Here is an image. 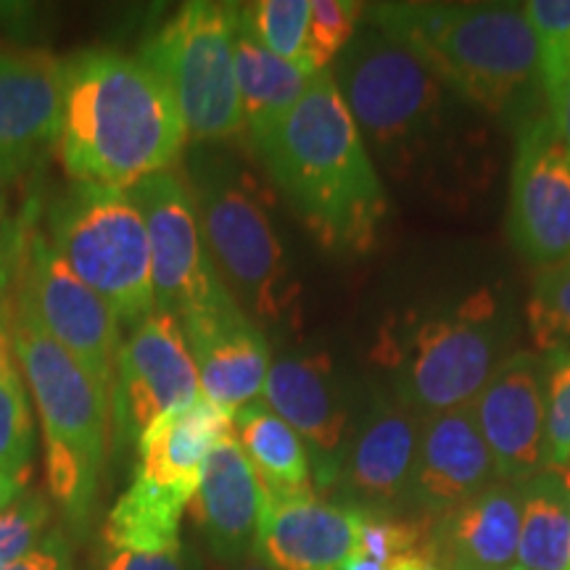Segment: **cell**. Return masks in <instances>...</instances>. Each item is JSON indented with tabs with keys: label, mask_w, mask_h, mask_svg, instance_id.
<instances>
[{
	"label": "cell",
	"mask_w": 570,
	"mask_h": 570,
	"mask_svg": "<svg viewBox=\"0 0 570 570\" xmlns=\"http://www.w3.org/2000/svg\"><path fill=\"white\" fill-rule=\"evenodd\" d=\"M541 88H544L547 114L552 117L562 140L570 148V42L539 53Z\"/></svg>",
	"instance_id": "obj_34"
},
{
	"label": "cell",
	"mask_w": 570,
	"mask_h": 570,
	"mask_svg": "<svg viewBox=\"0 0 570 570\" xmlns=\"http://www.w3.org/2000/svg\"><path fill=\"white\" fill-rule=\"evenodd\" d=\"M566 473H570V465H568V470H566Z\"/></svg>",
	"instance_id": "obj_42"
},
{
	"label": "cell",
	"mask_w": 570,
	"mask_h": 570,
	"mask_svg": "<svg viewBox=\"0 0 570 570\" xmlns=\"http://www.w3.org/2000/svg\"><path fill=\"white\" fill-rule=\"evenodd\" d=\"M520 487L518 562L525 570H570V473L541 470Z\"/></svg>",
	"instance_id": "obj_26"
},
{
	"label": "cell",
	"mask_w": 570,
	"mask_h": 570,
	"mask_svg": "<svg viewBox=\"0 0 570 570\" xmlns=\"http://www.w3.org/2000/svg\"><path fill=\"white\" fill-rule=\"evenodd\" d=\"M233 433L252 462L265 499H283L315 491L309 449L302 436L262 399L235 412Z\"/></svg>",
	"instance_id": "obj_25"
},
{
	"label": "cell",
	"mask_w": 570,
	"mask_h": 570,
	"mask_svg": "<svg viewBox=\"0 0 570 570\" xmlns=\"http://www.w3.org/2000/svg\"><path fill=\"white\" fill-rule=\"evenodd\" d=\"M277 190L327 252L365 254L389 194L331 69L317 71L273 138L256 151Z\"/></svg>",
	"instance_id": "obj_2"
},
{
	"label": "cell",
	"mask_w": 570,
	"mask_h": 570,
	"mask_svg": "<svg viewBox=\"0 0 570 570\" xmlns=\"http://www.w3.org/2000/svg\"><path fill=\"white\" fill-rule=\"evenodd\" d=\"M356 550V508L309 494L265 499L256 558L273 570H344Z\"/></svg>",
	"instance_id": "obj_19"
},
{
	"label": "cell",
	"mask_w": 570,
	"mask_h": 570,
	"mask_svg": "<svg viewBox=\"0 0 570 570\" xmlns=\"http://www.w3.org/2000/svg\"><path fill=\"white\" fill-rule=\"evenodd\" d=\"M117 446L138 444L156 420L202 399V381L180 323L154 312L122 341L111 377Z\"/></svg>",
	"instance_id": "obj_12"
},
{
	"label": "cell",
	"mask_w": 570,
	"mask_h": 570,
	"mask_svg": "<svg viewBox=\"0 0 570 570\" xmlns=\"http://www.w3.org/2000/svg\"><path fill=\"white\" fill-rule=\"evenodd\" d=\"M497 481L494 458L468 407L423 417L410 489L420 518L433 523Z\"/></svg>",
	"instance_id": "obj_16"
},
{
	"label": "cell",
	"mask_w": 570,
	"mask_h": 570,
	"mask_svg": "<svg viewBox=\"0 0 570 570\" xmlns=\"http://www.w3.org/2000/svg\"><path fill=\"white\" fill-rule=\"evenodd\" d=\"M233 433V415L209 399H196L188 407L156 420L138 439L135 475L175 491L185 502L196 497L206 458L217 441Z\"/></svg>",
	"instance_id": "obj_23"
},
{
	"label": "cell",
	"mask_w": 570,
	"mask_h": 570,
	"mask_svg": "<svg viewBox=\"0 0 570 570\" xmlns=\"http://www.w3.org/2000/svg\"><path fill=\"white\" fill-rule=\"evenodd\" d=\"M188 508L204 533L212 558L225 568L256 554L265 491L235 433L217 441L206 458L202 483Z\"/></svg>",
	"instance_id": "obj_20"
},
{
	"label": "cell",
	"mask_w": 570,
	"mask_h": 570,
	"mask_svg": "<svg viewBox=\"0 0 570 570\" xmlns=\"http://www.w3.org/2000/svg\"><path fill=\"white\" fill-rule=\"evenodd\" d=\"M238 17L240 3L194 0L180 6L140 48V59L173 92L185 132L196 142H223L244 135L235 77Z\"/></svg>",
	"instance_id": "obj_8"
},
{
	"label": "cell",
	"mask_w": 570,
	"mask_h": 570,
	"mask_svg": "<svg viewBox=\"0 0 570 570\" xmlns=\"http://www.w3.org/2000/svg\"><path fill=\"white\" fill-rule=\"evenodd\" d=\"M373 161L399 185L462 198L487 169L481 111L381 27L356 32L331 69Z\"/></svg>",
	"instance_id": "obj_1"
},
{
	"label": "cell",
	"mask_w": 570,
	"mask_h": 570,
	"mask_svg": "<svg viewBox=\"0 0 570 570\" xmlns=\"http://www.w3.org/2000/svg\"><path fill=\"white\" fill-rule=\"evenodd\" d=\"M312 0H256L240 6V27L285 61H302Z\"/></svg>",
	"instance_id": "obj_29"
},
{
	"label": "cell",
	"mask_w": 570,
	"mask_h": 570,
	"mask_svg": "<svg viewBox=\"0 0 570 570\" xmlns=\"http://www.w3.org/2000/svg\"><path fill=\"white\" fill-rule=\"evenodd\" d=\"M180 327L194 354L202 394L212 404L235 417V412L262 399L273 367L269 344L238 302L185 317Z\"/></svg>",
	"instance_id": "obj_17"
},
{
	"label": "cell",
	"mask_w": 570,
	"mask_h": 570,
	"mask_svg": "<svg viewBox=\"0 0 570 570\" xmlns=\"http://www.w3.org/2000/svg\"><path fill=\"white\" fill-rule=\"evenodd\" d=\"M19 312L111 391L114 362L122 348V320L42 233H32L21 254Z\"/></svg>",
	"instance_id": "obj_11"
},
{
	"label": "cell",
	"mask_w": 570,
	"mask_h": 570,
	"mask_svg": "<svg viewBox=\"0 0 570 570\" xmlns=\"http://www.w3.org/2000/svg\"><path fill=\"white\" fill-rule=\"evenodd\" d=\"M547 404V470L566 473L570 465V352L541 356Z\"/></svg>",
	"instance_id": "obj_32"
},
{
	"label": "cell",
	"mask_w": 570,
	"mask_h": 570,
	"mask_svg": "<svg viewBox=\"0 0 570 570\" xmlns=\"http://www.w3.org/2000/svg\"><path fill=\"white\" fill-rule=\"evenodd\" d=\"M510 570H525V568H520V566H512Z\"/></svg>",
	"instance_id": "obj_41"
},
{
	"label": "cell",
	"mask_w": 570,
	"mask_h": 570,
	"mask_svg": "<svg viewBox=\"0 0 570 570\" xmlns=\"http://www.w3.org/2000/svg\"><path fill=\"white\" fill-rule=\"evenodd\" d=\"M17 177L0 169V296L11 285V277L17 273V265L24 254V223L27 214H13L11 206V183Z\"/></svg>",
	"instance_id": "obj_35"
},
{
	"label": "cell",
	"mask_w": 570,
	"mask_h": 570,
	"mask_svg": "<svg viewBox=\"0 0 570 570\" xmlns=\"http://www.w3.org/2000/svg\"><path fill=\"white\" fill-rule=\"evenodd\" d=\"M262 402L281 415L309 449L317 487H333L348 449V407L331 360L285 356L269 367Z\"/></svg>",
	"instance_id": "obj_15"
},
{
	"label": "cell",
	"mask_w": 570,
	"mask_h": 570,
	"mask_svg": "<svg viewBox=\"0 0 570 570\" xmlns=\"http://www.w3.org/2000/svg\"><path fill=\"white\" fill-rule=\"evenodd\" d=\"M35 446L38 436L30 391L11 348L9 327L0 323V475L24 483L35 460Z\"/></svg>",
	"instance_id": "obj_28"
},
{
	"label": "cell",
	"mask_w": 570,
	"mask_h": 570,
	"mask_svg": "<svg viewBox=\"0 0 570 570\" xmlns=\"http://www.w3.org/2000/svg\"><path fill=\"white\" fill-rule=\"evenodd\" d=\"M227 570H273V568H269L265 560H259V558H256V554H252V558H248V560L238 562V566H230Z\"/></svg>",
	"instance_id": "obj_40"
},
{
	"label": "cell",
	"mask_w": 570,
	"mask_h": 570,
	"mask_svg": "<svg viewBox=\"0 0 570 570\" xmlns=\"http://www.w3.org/2000/svg\"><path fill=\"white\" fill-rule=\"evenodd\" d=\"M48 240L67 265L138 327L156 312L146 223L127 190L71 183L48 212Z\"/></svg>",
	"instance_id": "obj_6"
},
{
	"label": "cell",
	"mask_w": 570,
	"mask_h": 570,
	"mask_svg": "<svg viewBox=\"0 0 570 570\" xmlns=\"http://www.w3.org/2000/svg\"><path fill=\"white\" fill-rule=\"evenodd\" d=\"M520 487L497 481L431 525V562L439 570H510L518 562Z\"/></svg>",
	"instance_id": "obj_22"
},
{
	"label": "cell",
	"mask_w": 570,
	"mask_h": 570,
	"mask_svg": "<svg viewBox=\"0 0 570 570\" xmlns=\"http://www.w3.org/2000/svg\"><path fill=\"white\" fill-rule=\"evenodd\" d=\"M362 13H365V6L354 3V0H315L304 53L298 63L309 69L312 75L325 71L354 40L356 21H360Z\"/></svg>",
	"instance_id": "obj_31"
},
{
	"label": "cell",
	"mask_w": 570,
	"mask_h": 570,
	"mask_svg": "<svg viewBox=\"0 0 570 570\" xmlns=\"http://www.w3.org/2000/svg\"><path fill=\"white\" fill-rule=\"evenodd\" d=\"M51 515V504L40 494L19 497L0 512V568L30 554L46 539Z\"/></svg>",
	"instance_id": "obj_33"
},
{
	"label": "cell",
	"mask_w": 570,
	"mask_h": 570,
	"mask_svg": "<svg viewBox=\"0 0 570 570\" xmlns=\"http://www.w3.org/2000/svg\"><path fill=\"white\" fill-rule=\"evenodd\" d=\"M508 233L533 265L570 262V148L550 114L518 127Z\"/></svg>",
	"instance_id": "obj_13"
},
{
	"label": "cell",
	"mask_w": 570,
	"mask_h": 570,
	"mask_svg": "<svg viewBox=\"0 0 570 570\" xmlns=\"http://www.w3.org/2000/svg\"><path fill=\"white\" fill-rule=\"evenodd\" d=\"M494 458L499 481L523 483L547 470V404L541 356L512 352L468 404Z\"/></svg>",
	"instance_id": "obj_14"
},
{
	"label": "cell",
	"mask_w": 570,
	"mask_h": 570,
	"mask_svg": "<svg viewBox=\"0 0 570 570\" xmlns=\"http://www.w3.org/2000/svg\"><path fill=\"white\" fill-rule=\"evenodd\" d=\"M420 425L423 415L399 399H383L375 404L348 441L338 475L356 502L354 508L396 512L402 504H410Z\"/></svg>",
	"instance_id": "obj_18"
},
{
	"label": "cell",
	"mask_w": 570,
	"mask_h": 570,
	"mask_svg": "<svg viewBox=\"0 0 570 570\" xmlns=\"http://www.w3.org/2000/svg\"><path fill=\"white\" fill-rule=\"evenodd\" d=\"M529 331L544 354L570 352V262L544 267L529 298Z\"/></svg>",
	"instance_id": "obj_30"
},
{
	"label": "cell",
	"mask_w": 570,
	"mask_h": 570,
	"mask_svg": "<svg viewBox=\"0 0 570 570\" xmlns=\"http://www.w3.org/2000/svg\"><path fill=\"white\" fill-rule=\"evenodd\" d=\"M127 194L146 223L156 312L183 323L235 302L212 262L190 183L173 167L132 185Z\"/></svg>",
	"instance_id": "obj_10"
},
{
	"label": "cell",
	"mask_w": 570,
	"mask_h": 570,
	"mask_svg": "<svg viewBox=\"0 0 570 570\" xmlns=\"http://www.w3.org/2000/svg\"><path fill=\"white\" fill-rule=\"evenodd\" d=\"M63 61L0 48V169L19 177L42 148L59 140Z\"/></svg>",
	"instance_id": "obj_21"
},
{
	"label": "cell",
	"mask_w": 570,
	"mask_h": 570,
	"mask_svg": "<svg viewBox=\"0 0 570 570\" xmlns=\"http://www.w3.org/2000/svg\"><path fill=\"white\" fill-rule=\"evenodd\" d=\"M394 570H439V568L433 566V562L428 558H410V560L399 562Z\"/></svg>",
	"instance_id": "obj_39"
},
{
	"label": "cell",
	"mask_w": 570,
	"mask_h": 570,
	"mask_svg": "<svg viewBox=\"0 0 570 570\" xmlns=\"http://www.w3.org/2000/svg\"><path fill=\"white\" fill-rule=\"evenodd\" d=\"M0 570H75V566H71V547L67 537L56 529L30 554Z\"/></svg>",
	"instance_id": "obj_36"
},
{
	"label": "cell",
	"mask_w": 570,
	"mask_h": 570,
	"mask_svg": "<svg viewBox=\"0 0 570 570\" xmlns=\"http://www.w3.org/2000/svg\"><path fill=\"white\" fill-rule=\"evenodd\" d=\"M21 489H24V483L21 481H13V479H6V475H0V512L17 502V499L21 497Z\"/></svg>",
	"instance_id": "obj_38"
},
{
	"label": "cell",
	"mask_w": 570,
	"mask_h": 570,
	"mask_svg": "<svg viewBox=\"0 0 570 570\" xmlns=\"http://www.w3.org/2000/svg\"><path fill=\"white\" fill-rule=\"evenodd\" d=\"M190 188L212 262L227 291L248 317L281 323L294 312L298 288L254 177L225 161H204Z\"/></svg>",
	"instance_id": "obj_7"
},
{
	"label": "cell",
	"mask_w": 570,
	"mask_h": 570,
	"mask_svg": "<svg viewBox=\"0 0 570 570\" xmlns=\"http://www.w3.org/2000/svg\"><path fill=\"white\" fill-rule=\"evenodd\" d=\"M508 336L510 327L489 291H479L449 315L412 325L391 341L389 365L399 402L423 417L468 407L510 356Z\"/></svg>",
	"instance_id": "obj_9"
},
{
	"label": "cell",
	"mask_w": 570,
	"mask_h": 570,
	"mask_svg": "<svg viewBox=\"0 0 570 570\" xmlns=\"http://www.w3.org/2000/svg\"><path fill=\"white\" fill-rule=\"evenodd\" d=\"M185 140L173 92L140 56L85 51L63 61L59 148L75 183L130 190L173 169Z\"/></svg>",
	"instance_id": "obj_3"
},
{
	"label": "cell",
	"mask_w": 570,
	"mask_h": 570,
	"mask_svg": "<svg viewBox=\"0 0 570 570\" xmlns=\"http://www.w3.org/2000/svg\"><path fill=\"white\" fill-rule=\"evenodd\" d=\"M101 570H188L183 547L173 552H130L106 550Z\"/></svg>",
	"instance_id": "obj_37"
},
{
	"label": "cell",
	"mask_w": 570,
	"mask_h": 570,
	"mask_svg": "<svg viewBox=\"0 0 570 570\" xmlns=\"http://www.w3.org/2000/svg\"><path fill=\"white\" fill-rule=\"evenodd\" d=\"M370 21L410 48L483 117L523 127L537 117L539 42L515 3H377Z\"/></svg>",
	"instance_id": "obj_4"
},
{
	"label": "cell",
	"mask_w": 570,
	"mask_h": 570,
	"mask_svg": "<svg viewBox=\"0 0 570 570\" xmlns=\"http://www.w3.org/2000/svg\"><path fill=\"white\" fill-rule=\"evenodd\" d=\"M190 502L175 491L135 475L104 525L106 550L173 552L180 550V520Z\"/></svg>",
	"instance_id": "obj_27"
},
{
	"label": "cell",
	"mask_w": 570,
	"mask_h": 570,
	"mask_svg": "<svg viewBox=\"0 0 570 570\" xmlns=\"http://www.w3.org/2000/svg\"><path fill=\"white\" fill-rule=\"evenodd\" d=\"M235 77H238L240 111H244V135L252 140L254 151H259L298 104L315 75L298 61H285L262 48L240 27L238 17Z\"/></svg>",
	"instance_id": "obj_24"
},
{
	"label": "cell",
	"mask_w": 570,
	"mask_h": 570,
	"mask_svg": "<svg viewBox=\"0 0 570 570\" xmlns=\"http://www.w3.org/2000/svg\"><path fill=\"white\" fill-rule=\"evenodd\" d=\"M9 338L40 412L48 491L71 523L85 525L101 487L111 420L109 389L21 312L11 320Z\"/></svg>",
	"instance_id": "obj_5"
}]
</instances>
